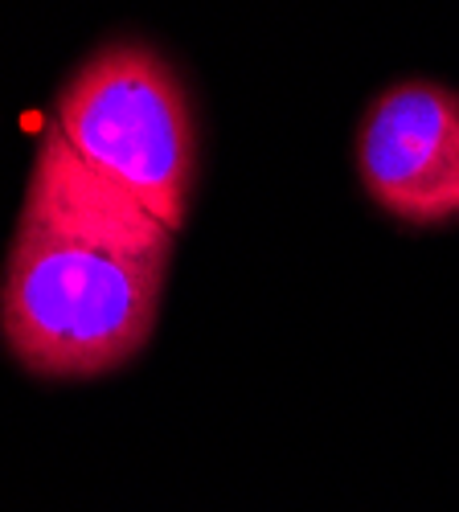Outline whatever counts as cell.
<instances>
[{
    "label": "cell",
    "instance_id": "3957f363",
    "mask_svg": "<svg viewBox=\"0 0 459 512\" xmlns=\"http://www.w3.org/2000/svg\"><path fill=\"white\" fill-rule=\"evenodd\" d=\"M361 181L386 213L410 226L459 218V95L439 82H402L369 107Z\"/></svg>",
    "mask_w": 459,
    "mask_h": 512
},
{
    "label": "cell",
    "instance_id": "6da1fadb",
    "mask_svg": "<svg viewBox=\"0 0 459 512\" xmlns=\"http://www.w3.org/2000/svg\"><path fill=\"white\" fill-rule=\"evenodd\" d=\"M169 259L173 230L50 127L0 291L13 357L41 377H99L132 361L156 328Z\"/></svg>",
    "mask_w": 459,
    "mask_h": 512
},
{
    "label": "cell",
    "instance_id": "7a4b0ae2",
    "mask_svg": "<svg viewBox=\"0 0 459 512\" xmlns=\"http://www.w3.org/2000/svg\"><path fill=\"white\" fill-rule=\"evenodd\" d=\"M54 127L66 144L128 189L173 234L185 222L197 136L185 87L148 46L123 41L82 66L58 103Z\"/></svg>",
    "mask_w": 459,
    "mask_h": 512
}]
</instances>
